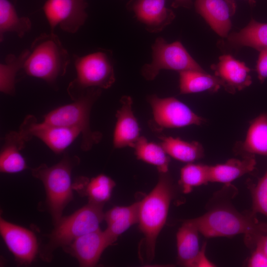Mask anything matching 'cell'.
I'll return each mask as SVG.
<instances>
[{
    "label": "cell",
    "instance_id": "7c38bea8",
    "mask_svg": "<svg viewBox=\"0 0 267 267\" xmlns=\"http://www.w3.org/2000/svg\"><path fill=\"white\" fill-rule=\"evenodd\" d=\"M0 233L6 247L19 264H31L39 253L37 237L28 229L1 217Z\"/></svg>",
    "mask_w": 267,
    "mask_h": 267
},
{
    "label": "cell",
    "instance_id": "603a6c76",
    "mask_svg": "<svg viewBox=\"0 0 267 267\" xmlns=\"http://www.w3.org/2000/svg\"><path fill=\"white\" fill-rule=\"evenodd\" d=\"M179 90L181 94H188L204 91L216 92L223 84L217 76L205 71L188 70L179 72Z\"/></svg>",
    "mask_w": 267,
    "mask_h": 267
},
{
    "label": "cell",
    "instance_id": "277c9868",
    "mask_svg": "<svg viewBox=\"0 0 267 267\" xmlns=\"http://www.w3.org/2000/svg\"><path fill=\"white\" fill-rule=\"evenodd\" d=\"M80 161L77 156L65 154L55 165L49 167L42 164L31 169L32 176L44 184L46 207L54 225L61 218L64 208L73 199L72 172Z\"/></svg>",
    "mask_w": 267,
    "mask_h": 267
},
{
    "label": "cell",
    "instance_id": "ba28073f",
    "mask_svg": "<svg viewBox=\"0 0 267 267\" xmlns=\"http://www.w3.org/2000/svg\"><path fill=\"white\" fill-rule=\"evenodd\" d=\"M162 70L205 71L180 42L168 43L158 37L152 45L151 62L142 66L141 74L146 80L152 81Z\"/></svg>",
    "mask_w": 267,
    "mask_h": 267
},
{
    "label": "cell",
    "instance_id": "9c48e42d",
    "mask_svg": "<svg viewBox=\"0 0 267 267\" xmlns=\"http://www.w3.org/2000/svg\"><path fill=\"white\" fill-rule=\"evenodd\" d=\"M146 99L151 107L153 116L149 125L155 132L192 125H200L204 122L203 118L175 97L161 98L153 94L148 95Z\"/></svg>",
    "mask_w": 267,
    "mask_h": 267
},
{
    "label": "cell",
    "instance_id": "7a4b0ae2",
    "mask_svg": "<svg viewBox=\"0 0 267 267\" xmlns=\"http://www.w3.org/2000/svg\"><path fill=\"white\" fill-rule=\"evenodd\" d=\"M254 214L245 215L223 207L213 209L192 220L199 233L206 237H228L243 234L246 242L255 246L258 238L267 233V224L259 222Z\"/></svg>",
    "mask_w": 267,
    "mask_h": 267
},
{
    "label": "cell",
    "instance_id": "6da1fadb",
    "mask_svg": "<svg viewBox=\"0 0 267 267\" xmlns=\"http://www.w3.org/2000/svg\"><path fill=\"white\" fill-rule=\"evenodd\" d=\"M174 188L168 172L159 173L158 181L151 191L138 202L139 228L144 237V251L147 262L155 256L157 238L168 214Z\"/></svg>",
    "mask_w": 267,
    "mask_h": 267
},
{
    "label": "cell",
    "instance_id": "d6a6232c",
    "mask_svg": "<svg viewBox=\"0 0 267 267\" xmlns=\"http://www.w3.org/2000/svg\"><path fill=\"white\" fill-rule=\"evenodd\" d=\"M250 267H267V256L256 248L248 261Z\"/></svg>",
    "mask_w": 267,
    "mask_h": 267
},
{
    "label": "cell",
    "instance_id": "5b68a950",
    "mask_svg": "<svg viewBox=\"0 0 267 267\" xmlns=\"http://www.w3.org/2000/svg\"><path fill=\"white\" fill-rule=\"evenodd\" d=\"M102 89H88L72 99L73 102L60 106L44 116V122L52 125L75 128L82 135L81 148L87 151L98 143L102 134L92 131L90 126V114L92 105L100 97Z\"/></svg>",
    "mask_w": 267,
    "mask_h": 267
},
{
    "label": "cell",
    "instance_id": "44dd1931",
    "mask_svg": "<svg viewBox=\"0 0 267 267\" xmlns=\"http://www.w3.org/2000/svg\"><path fill=\"white\" fill-rule=\"evenodd\" d=\"M256 162L254 155H247L243 159H230L223 164L210 166V182L229 184L240 177L251 172Z\"/></svg>",
    "mask_w": 267,
    "mask_h": 267
},
{
    "label": "cell",
    "instance_id": "836d02e7",
    "mask_svg": "<svg viewBox=\"0 0 267 267\" xmlns=\"http://www.w3.org/2000/svg\"><path fill=\"white\" fill-rule=\"evenodd\" d=\"M206 244H204L196 258L193 267H213L215 264L210 261L205 255Z\"/></svg>",
    "mask_w": 267,
    "mask_h": 267
},
{
    "label": "cell",
    "instance_id": "8992f818",
    "mask_svg": "<svg viewBox=\"0 0 267 267\" xmlns=\"http://www.w3.org/2000/svg\"><path fill=\"white\" fill-rule=\"evenodd\" d=\"M103 205L89 202L71 215L62 217L48 235L47 243L39 251L41 259L50 262L57 248H63L79 237L100 228L104 219Z\"/></svg>",
    "mask_w": 267,
    "mask_h": 267
},
{
    "label": "cell",
    "instance_id": "9a60e30c",
    "mask_svg": "<svg viewBox=\"0 0 267 267\" xmlns=\"http://www.w3.org/2000/svg\"><path fill=\"white\" fill-rule=\"evenodd\" d=\"M195 7L217 34L222 38L228 37L231 17L236 9L234 0H196Z\"/></svg>",
    "mask_w": 267,
    "mask_h": 267
},
{
    "label": "cell",
    "instance_id": "83f0119b",
    "mask_svg": "<svg viewBox=\"0 0 267 267\" xmlns=\"http://www.w3.org/2000/svg\"><path fill=\"white\" fill-rule=\"evenodd\" d=\"M29 49L23 50L16 55L7 54L0 64V91L4 94L14 95L15 92V78L18 72L23 69Z\"/></svg>",
    "mask_w": 267,
    "mask_h": 267
},
{
    "label": "cell",
    "instance_id": "ac0fdd59",
    "mask_svg": "<svg viewBox=\"0 0 267 267\" xmlns=\"http://www.w3.org/2000/svg\"><path fill=\"white\" fill-rule=\"evenodd\" d=\"M199 231L192 219L185 221L177 233V247L178 263L193 267L200 252Z\"/></svg>",
    "mask_w": 267,
    "mask_h": 267
},
{
    "label": "cell",
    "instance_id": "8d00e7d4",
    "mask_svg": "<svg viewBox=\"0 0 267 267\" xmlns=\"http://www.w3.org/2000/svg\"><path fill=\"white\" fill-rule=\"evenodd\" d=\"M251 5H254L255 3V0H247Z\"/></svg>",
    "mask_w": 267,
    "mask_h": 267
},
{
    "label": "cell",
    "instance_id": "30bf717a",
    "mask_svg": "<svg viewBox=\"0 0 267 267\" xmlns=\"http://www.w3.org/2000/svg\"><path fill=\"white\" fill-rule=\"evenodd\" d=\"M17 132L24 142L36 137L55 154L63 152L81 134L77 128L39 122L32 115L25 118Z\"/></svg>",
    "mask_w": 267,
    "mask_h": 267
},
{
    "label": "cell",
    "instance_id": "e0dca14e",
    "mask_svg": "<svg viewBox=\"0 0 267 267\" xmlns=\"http://www.w3.org/2000/svg\"><path fill=\"white\" fill-rule=\"evenodd\" d=\"M215 75L222 81L227 92L234 93L252 84L250 69L246 64L228 54L219 57V61L211 66Z\"/></svg>",
    "mask_w": 267,
    "mask_h": 267
},
{
    "label": "cell",
    "instance_id": "cb8c5ba5",
    "mask_svg": "<svg viewBox=\"0 0 267 267\" xmlns=\"http://www.w3.org/2000/svg\"><path fill=\"white\" fill-rule=\"evenodd\" d=\"M160 144L170 157L182 162L192 163L204 156V148L197 141H186L179 137L160 136Z\"/></svg>",
    "mask_w": 267,
    "mask_h": 267
},
{
    "label": "cell",
    "instance_id": "1f68e13d",
    "mask_svg": "<svg viewBox=\"0 0 267 267\" xmlns=\"http://www.w3.org/2000/svg\"><path fill=\"white\" fill-rule=\"evenodd\" d=\"M258 77L261 82L267 78V48L260 51L256 64Z\"/></svg>",
    "mask_w": 267,
    "mask_h": 267
},
{
    "label": "cell",
    "instance_id": "74e56055",
    "mask_svg": "<svg viewBox=\"0 0 267 267\" xmlns=\"http://www.w3.org/2000/svg\"><path fill=\"white\" fill-rule=\"evenodd\" d=\"M17 0H15V2H16Z\"/></svg>",
    "mask_w": 267,
    "mask_h": 267
},
{
    "label": "cell",
    "instance_id": "d6986e66",
    "mask_svg": "<svg viewBox=\"0 0 267 267\" xmlns=\"http://www.w3.org/2000/svg\"><path fill=\"white\" fill-rule=\"evenodd\" d=\"M18 132L6 134L4 143L0 153V171L1 173L14 174L27 169L26 162L20 151L25 146Z\"/></svg>",
    "mask_w": 267,
    "mask_h": 267
},
{
    "label": "cell",
    "instance_id": "d590c367",
    "mask_svg": "<svg viewBox=\"0 0 267 267\" xmlns=\"http://www.w3.org/2000/svg\"><path fill=\"white\" fill-rule=\"evenodd\" d=\"M192 5L191 0H174L172 6L175 8L183 7L189 8Z\"/></svg>",
    "mask_w": 267,
    "mask_h": 267
},
{
    "label": "cell",
    "instance_id": "2e32d148",
    "mask_svg": "<svg viewBox=\"0 0 267 267\" xmlns=\"http://www.w3.org/2000/svg\"><path fill=\"white\" fill-rule=\"evenodd\" d=\"M121 106L116 113V122L113 136L114 148H133L140 136V128L133 109V100L129 96H123Z\"/></svg>",
    "mask_w": 267,
    "mask_h": 267
},
{
    "label": "cell",
    "instance_id": "5bb4252c",
    "mask_svg": "<svg viewBox=\"0 0 267 267\" xmlns=\"http://www.w3.org/2000/svg\"><path fill=\"white\" fill-rule=\"evenodd\" d=\"M127 7L150 33L160 32L175 18L174 12L166 7V0H130Z\"/></svg>",
    "mask_w": 267,
    "mask_h": 267
},
{
    "label": "cell",
    "instance_id": "4dcf8cb0",
    "mask_svg": "<svg viewBox=\"0 0 267 267\" xmlns=\"http://www.w3.org/2000/svg\"><path fill=\"white\" fill-rule=\"evenodd\" d=\"M253 211L267 217V170L252 190Z\"/></svg>",
    "mask_w": 267,
    "mask_h": 267
},
{
    "label": "cell",
    "instance_id": "4fadbf2b",
    "mask_svg": "<svg viewBox=\"0 0 267 267\" xmlns=\"http://www.w3.org/2000/svg\"><path fill=\"white\" fill-rule=\"evenodd\" d=\"M114 243L105 230L99 228L79 237L62 248L75 258L81 267H91L97 265L105 249Z\"/></svg>",
    "mask_w": 267,
    "mask_h": 267
},
{
    "label": "cell",
    "instance_id": "52a82bcc",
    "mask_svg": "<svg viewBox=\"0 0 267 267\" xmlns=\"http://www.w3.org/2000/svg\"><path fill=\"white\" fill-rule=\"evenodd\" d=\"M73 57L76 77L67 88L71 98L88 89H107L115 83L113 61L110 51L100 49L83 56L74 55Z\"/></svg>",
    "mask_w": 267,
    "mask_h": 267
},
{
    "label": "cell",
    "instance_id": "484cf974",
    "mask_svg": "<svg viewBox=\"0 0 267 267\" xmlns=\"http://www.w3.org/2000/svg\"><path fill=\"white\" fill-rule=\"evenodd\" d=\"M230 44L236 46H247L259 51L267 48V23L252 19L239 32L228 36Z\"/></svg>",
    "mask_w": 267,
    "mask_h": 267
},
{
    "label": "cell",
    "instance_id": "7402d4cb",
    "mask_svg": "<svg viewBox=\"0 0 267 267\" xmlns=\"http://www.w3.org/2000/svg\"><path fill=\"white\" fill-rule=\"evenodd\" d=\"M239 149L247 155L267 156V114H260L251 122Z\"/></svg>",
    "mask_w": 267,
    "mask_h": 267
},
{
    "label": "cell",
    "instance_id": "e575fe53",
    "mask_svg": "<svg viewBox=\"0 0 267 267\" xmlns=\"http://www.w3.org/2000/svg\"><path fill=\"white\" fill-rule=\"evenodd\" d=\"M255 246L267 256V233L262 235L258 238Z\"/></svg>",
    "mask_w": 267,
    "mask_h": 267
},
{
    "label": "cell",
    "instance_id": "3957f363",
    "mask_svg": "<svg viewBox=\"0 0 267 267\" xmlns=\"http://www.w3.org/2000/svg\"><path fill=\"white\" fill-rule=\"evenodd\" d=\"M29 49L23 68L27 75L53 85L58 77L65 74L70 56L54 33L41 34Z\"/></svg>",
    "mask_w": 267,
    "mask_h": 267
},
{
    "label": "cell",
    "instance_id": "8fae6325",
    "mask_svg": "<svg viewBox=\"0 0 267 267\" xmlns=\"http://www.w3.org/2000/svg\"><path fill=\"white\" fill-rule=\"evenodd\" d=\"M87 0H46L43 10L51 33L56 27L76 33L88 18Z\"/></svg>",
    "mask_w": 267,
    "mask_h": 267
},
{
    "label": "cell",
    "instance_id": "f546056e",
    "mask_svg": "<svg viewBox=\"0 0 267 267\" xmlns=\"http://www.w3.org/2000/svg\"><path fill=\"white\" fill-rule=\"evenodd\" d=\"M209 168L210 166L192 163L183 166L180 170L179 180L182 192L189 193L194 187L210 182Z\"/></svg>",
    "mask_w": 267,
    "mask_h": 267
},
{
    "label": "cell",
    "instance_id": "f1b7e54d",
    "mask_svg": "<svg viewBox=\"0 0 267 267\" xmlns=\"http://www.w3.org/2000/svg\"><path fill=\"white\" fill-rule=\"evenodd\" d=\"M115 181L109 177L100 174L89 180L86 178L77 190L87 196L89 202L104 204L111 197Z\"/></svg>",
    "mask_w": 267,
    "mask_h": 267
},
{
    "label": "cell",
    "instance_id": "4316f807",
    "mask_svg": "<svg viewBox=\"0 0 267 267\" xmlns=\"http://www.w3.org/2000/svg\"><path fill=\"white\" fill-rule=\"evenodd\" d=\"M133 148L138 160L155 166L159 173L168 172L171 159L160 143L149 141L140 136Z\"/></svg>",
    "mask_w": 267,
    "mask_h": 267
},
{
    "label": "cell",
    "instance_id": "d4e9b609",
    "mask_svg": "<svg viewBox=\"0 0 267 267\" xmlns=\"http://www.w3.org/2000/svg\"><path fill=\"white\" fill-rule=\"evenodd\" d=\"M32 22L26 16H19L14 5L9 0H0V40L4 35L13 32L23 38L31 29Z\"/></svg>",
    "mask_w": 267,
    "mask_h": 267
},
{
    "label": "cell",
    "instance_id": "ffe728a7",
    "mask_svg": "<svg viewBox=\"0 0 267 267\" xmlns=\"http://www.w3.org/2000/svg\"><path fill=\"white\" fill-rule=\"evenodd\" d=\"M106 232L115 242L132 225L138 223V202L128 206H115L104 213Z\"/></svg>",
    "mask_w": 267,
    "mask_h": 267
}]
</instances>
